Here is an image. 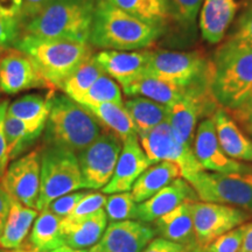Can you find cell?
Segmentation results:
<instances>
[{
	"mask_svg": "<svg viewBox=\"0 0 252 252\" xmlns=\"http://www.w3.org/2000/svg\"><path fill=\"white\" fill-rule=\"evenodd\" d=\"M62 217L55 215L49 209L41 210L33 223L27 243L35 252H49L64 244L60 225Z\"/></svg>",
	"mask_w": 252,
	"mask_h": 252,
	"instance_id": "obj_28",
	"label": "cell"
},
{
	"mask_svg": "<svg viewBox=\"0 0 252 252\" xmlns=\"http://www.w3.org/2000/svg\"><path fill=\"white\" fill-rule=\"evenodd\" d=\"M138 138L151 165L161 161L174 162L180 167L185 180L204 171L195 157L193 149L176 139L171 125L167 122L138 134Z\"/></svg>",
	"mask_w": 252,
	"mask_h": 252,
	"instance_id": "obj_10",
	"label": "cell"
},
{
	"mask_svg": "<svg viewBox=\"0 0 252 252\" xmlns=\"http://www.w3.org/2000/svg\"><path fill=\"white\" fill-rule=\"evenodd\" d=\"M145 76L188 88L212 77V62L198 52H151Z\"/></svg>",
	"mask_w": 252,
	"mask_h": 252,
	"instance_id": "obj_8",
	"label": "cell"
},
{
	"mask_svg": "<svg viewBox=\"0 0 252 252\" xmlns=\"http://www.w3.org/2000/svg\"><path fill=\"white\" fill-rule=\"evenodd\" d=\"M0 252H13V250H6V249L0 248Z\"/></svg>",
	"mask_w": 252,
	"mask_h": 252,
	"instance_id": "obj_52",
	"label": "cell"
},
{
	"mask_svg": "<svg viewBox=\"0 0 252 252\" xmlns=\"http://www.w3.org/2000/svg\"><path fill=\"white\" fill-rule=\"evenodd\" d=\"M245 224V223H244ZM244 224L237 228L230 230L224 235L220 236L215 241L207 245L206 250L208 252H238L243 242L244 236Z\"/></svg>",
	"mask_w": 252,
	"mask_h": 252,
	"instance_id": "obj_36",
	"label": "cell"
},
{
	"mask_svg": "<svg viewBox=\"0 0 252 252\" xmlns=\"http://www.w3.org/2000/svg\"><path fill=\"white\" fill-rule=\"evenodd\" d=\"M150 55V50H102L94 59L105 74L126 88L145 76Z\"/></svg>",
	"mask_w": 252,
	"mask_h": 252,
	"instance_id": "obj_18",
	"label": "cell"
},
{
	"mask_svg": "<svg viewBox=\"0 0 252 252\" xmlns=\"http://www.w3.org/2000/svg\"><path fill=\"white\" fill-rule=\"evenodd\" d=\"M23 0H0V13L9 18L20 19Z\"/></svg>",
	"mask_w": 252,
	"mask_h": 252,
	"instance_id": "obj_46",
	"label": "cell"
},
{
	"mask_svg": "<svg viewBox=\"0 0 252 252\" xmlns=\"http://www.w3.org/2000/svg\"><path fill=\"white\" fill-rule=\"evenodd\" d=\"M179 18L186 24H193L203 0H172Z\"/></svg>",
	"mask_w": 252,
	"mask_h": 252,
	"instance_id": "obj_41",
	"label": "cell"
},
{
	"mask_svg": "<svg viewBox=\"0 0 252 252\" xmlns=\"http://www.w3.org/2000/svg\"><path fill=\"white\" fill-rule=\"evenodd\" d=\"M106 198L108 197L104 195V193H96V191L87 193L80 202L77 203V206L75 207V209L72 210L70 215L65 217L70 220H77L89 216L90 214L97 212L100 208L105 206Z\"/></svg>",
	"mask_w": 252,
	"mask_h": 252,
	"instance_id": "obj_37",
	"label": "cell"
},
{
	"mask_svg": "<svg viewBox=\"0 0 252 252\" xmlns=\"http://www.w3.org/2000/svg\"><path fill=\"white\" fill-rule=\"evenodd\" d=\"M244 236L238 252H252V222L244 224Z\"/></svg>",
	"mask_w": 252,
	"mask_h": 252,
	"instance_id": "obj_48",
	"label": "cell"
},
{
	"mask_svg": "<svg viewBox=\"0 0 252 252\" xmlns=\"http://www.w3.org/2000/svg\"><path fill=\"white\" fill-rule=\"evenodd\" d=\"M197 194L187 180L178 178L161 190L147 198L144 202L138 203L135 220L144 223L154 222L166 215L181 203L189 200H196Z\"/></svg>",
	"mask_w": 252,
	"mask_h": 252,
	"instance_id": "obj_19",
	"label": "cell"
},
{
	"mask_svg": "<svg viewBox=\"0 0 252 252\" xmlns=\"http://www.w3.org/2000/svg\"><path fill=\"white\" fill-rule=\"evenodd\" d=\"M245 127H247V130H248L249 133L252 134V124H248V125H245Z\"/></svg>",
	"mask_w": 252,
	"mask_h": 252,
	"instance_id": "obj_51",
	"label": "cell"
},
{
	"mask_svg": "<svg viewBox=\"0 0 252 252\" xmlns=\"http://www.w3.org/2000/svg\"><path fill=\"white\" fill-rule=\"evenodd\" d=\"M161 34L160 26L126 13L108 0L94 6L89 43L104 50H140L153 45Z\"/></svg>",
	"mask_w": 252,
	"mask_h": 252,
	"instance_id": "obj_1",
	"label": "cell"
},
{
	"mask_svg": "<svg viewBox=\"0 0 252 252\" xmlns=\"http://www.w3.org/2000/svg\"><path fill=\"white\" fill-rule=\"evenodd\" d=\"M151 163L139 143L138 134L123 141L117 165L111 180L102 188L104 194H116L128 191L137 179L146 171Z\"/></svg>",
	"mask_w": 252,
	"mask_h": 252,
	"instance_id": "obj_17",
	"label": "cell"
},
{
	"mask_svg": "<svg viewBox=\"0 0 252 252\" xmlns=\"http://www.w3.org/2000/svg\"><path fill=\"white\" fill-rule=\"evenodd\" d=\"M49 252H88L86 249H74L71 247H69L67 244H63L61 247L54 249V250L49 251Z\"/></svg>",
	"mask_w": 252,
	"mask_h": 252,
	"instance_id": "obj_49",
	"label": "cell"
},
{
	"mask_svg": "<svg viewBox=\"0 0 252 252\" xmlns=\"http://www.w3.org/2000/svg\"><path fill=\"white\" fill-rule=\"evenodd\" d=\"M108 1L116 7L125 11L126 13L157 26L165 23L169 15L167 0H108Z\"/></svg>",
	"mask_w": 252,
	"mask_h": 252,
	"instance_id": "obj_32",
	"label": "cell"
},
{
	"mask_svg": "<svg viewBox=\"0 0 252 252\" xmlns=\"http://www.w3.org/2000/svg\"><path fill=\"white\" fill-rule=\"evenodd\" d=\"M213 118L223 152L231 159L252 162V140L242 132L228 111L219 108L214 112Z\"/></svg>",
	"mask_w": 252,
	"mask_h": 252,
	"instance_id": "obj_23",
	"label": "cell"
},
{
	"mask_svg": "<svg viewBox=\"0 0 252 252\" xmlns=\"http://www.w3.org/2000/svg\"><path fill=\"white\" fill-rule=\"evenodd\" d=\"M37 215L39 213L36 209L24 206L23 203L11 197L8 217L4 231L0 236V248L14 250L21 247Z\"/></svg>",
	"mask_w": 252,
	"mask_h": 252,
	"instance_id": "obj_26",
	"label": "cell"
},
{
	"mask_svg": "<svg viewBox=\"0 0 252 252\" xmlns=\"http://www.w3.org/2000/svg\"><path fill=\"white\" fill-rule=\"evenodd\" d=\"M77 103L82 104L86 108L104 103L124 105L122 98L121 87L108 74H103L98 80L94 82L93 87L87 91V94Z\"/></svg>",
	"mask_w": 252,
	"mask_h": 252,
	"instance_id": "obj_33",
	"label": "cell"
},
{
	"mask_svg": "<svg viewBox=\"0 0 252 252\" xmlns=\"http://www.w3.org/2000/svg\"><path fill=\"white\" fill-rule=\"evenodd\" d=\"M90 46L77 41L42 39L26 34L17 42V48L26 53L46 80L59 89H62L82 62L93 56Z\"/></svg>",
	"mask_w": 252,
	"mask_h": 252,
	"instance_id": "obj_4",
	"label": "cell"
},
{
	"mask_svg": "<svg viewBox=\"0 0 252 252\" xmlns=\"http://www.w3.org/2000/svg\"><path fill=\"white\" fill-rule=\"evenodd\" d=\"M94 0H53L25 26L26 35L89 43Z\"/></svg>",
	"mask_w": 252,
	"mask_h": 252,
	"instance_id": "obj_2",
	"label": "cell"
},
{
	"mask_svg": "<svg viewBox=\"0 0 252 252\" xmlns=\"http://www.w3.org/2000/svg\"><path fill=\"white\" fill-rule=\"evenodd\" d=\"M105 74L94 55L81 63L64 82L62 89L67 96L78 102L98 78Z\"/></svg>",
	"mask_w": 252,
	"mask_h": 252,
	"instance_id": "obj_31",
	"label": "cell"
},
{
	"mask_svg": "<svg viewBox=\"0 0 252 252\" xmlns=\"http://www.w3.org/2000/svg\"><path fill=\"white\" fill-rule=\"evenodd\" d=\"M31 89H55L26 53L9 48L0 56V90L14 94Z\"/></svg>",
	"mask_w": 252,
	"mask_h": 252,
	"instance_id": "obj_14",
	"label": "cell"
},
{
	"mask_svg": "<svg viewBox=\"0 0 252 252\" xmlns=\"http://www.w3.org/2000/svg\"><path fill=\"white\" fill-rule=\"evenodd\" d=\"M53 0H23V9H21L20 19L30 20L33 17L42 11L47 5Z\"/></svg>",
	"mask_w": 252,
	"mask_h": 252,
	"instance_id": "obj_45",
	"label": "cell"
},
{
	"mask_svg": "<svg viewBox=\"0 0 252 252\" xmlns=\"http://www.w3.org/2000/svg\"><path fill=\"white\" fill-rule=\"evenodd\" d=\"M210 89L226 111L237 108L252 90V49L220 47L212 62Z\"/></svg>",
	"mask_w": 252,
	"mask_h": 252,
	"instance_id": "obj_5",
	"label": "cell"
},
{
	"mask_svg": "<svg viewBox=\"0 0 252 252\" xmlns=\"http://www.w3.org/2000/svg\"><path fill=\"white\" fill-rule=\"evenodd\" d=\"M124 108L133 122L137 133H144L167 122L168 109L166 105L145 97H132L124 103Z\"/></svg>",
	"mask_w": 252,
	"mask_h": 252,
	"instance_id": "obj_29",
	"label": "cell"
},
{
	"mask_svg": "<svg viewBox=\"0 0 252 252\" xmlns=\"http://www.w3.org/2000/svg\"><path fill=\"white\" fill-rule=\"evenodd\" d=\"M217 105L209 78L188 87L180 99L167 106V123L171 125L176 139L191 147L197 122L207 113L215 112L219 109Z\"/></svg>",
	"mask_w": 252,
	"mask_h": 252,
	"instance_id": "obj_9",
	"label": "cell"
},
{
	"mask_svg": "<svg viewBox=\"0 0 252 252\" xmlns=\"http://www.w3.org/2000/svg\"><path fill=\"white\" fill-rule=\"evenodd\" d=\"M93 115L102 123L104 126L110 128L122 141L128 137L138 134L132 119L126 111L124 105H117L113 103L98 104L87 108Z\"/></svg>",
	"mask_w": 252,
	"mask_h": 252,
	"instance_id": "obj_30",
	"label": "cell"
},
{
	"mask_svg": "<svg viewBox=\"0 0 252 252\" xmlns=\"http://www.w3.org/2000/svg\"><path fill=\"white\" fill-rule=\"evenodd\" d=\"M193 216L196 244L206 248L220 236L244 224L251 214L237 207L195 201Z\"/></svg>",
	"mask_w": 252,
	"mask_h": 252,
	"instance_id": "obj_12",
	"label": "cell"
},
{
	"mask_svg": "<svg viewBox=\"0 0 252 252\" xmlns=\"http://www.w3.org/2000/svg\"><path fill=\"white\" fill-rule=\"evenodd\" d=\"M53 96L54 94H25L13 103L8 104L7 113L20 119L36 139L46 127L52 109Z\"/></svg>",
	"mask_w": 252,
	"mask_h": 252,
	"instance_id": "obj_24",
	"label": "cell"
},
{
	"mask_svg": "<svg viewBox=\"0 0 252 252\" xmlns=\"http://www.w3.org/2000/svg\"><path fill=\"white\" fill-rule=\"evenodd\" d=\"M195 201H186L172 212L154 220V226L161 237L184 244L187 248L196 247L193 216Z\"/></svg>",
	"mask_w": 252,
	"mask_h": 252,
	"instance_id": "obj_22",
	"label": "cell"
},
{
	"mask_svg": "<svg viewBox=\"0 0 252 252\" xmlns=\"http://www.w3.org/2000/svg\"><path fill=\"white\" fill-rule=\"evenodd\" d=\"M18 30L19 19L6 17L0 13V50L15 42Z\"/></svg>",
	"mask_w": 252,
	"mask_h": 252,
	"instance_id": "obj_40",
	"label": "cell"
},
{
	"mask_svg": "<svg viewBox=\"0 0 252 252\" xmlns=\"http://www.w3.org/2000/svg\"><path fill=\"white\" fill-rule=\"evenodd\" d=\"M8 102H0V178L4 174L8 162L6 160V140H5V118L7 113Z\"/></svg>",
	"mask_w": 252,
	"mask_h": 252,
	"instance_id": "obj_43",
	"label": "cell"
},
{
	"mask_svg": "<svg viewBox=\"0 0 252 252\" xmlns=\"http://www.w3.org/2000/svg\"><path fill=\"white\" fill-rule=\"evenodd\" d=\"M154 235L156 230L140 220L111 222L99 241L88 252H141Z\"/></svg>",
	"mask_w": 252,
	"mask_h": 252,
	"instance_id": "obj_15",
	"label": "cell"
},
{
	"mask_svg": "<svg viewBox=\"0 0 252 252\" xmlns=\"http://www.w3.org/2000/svg\"><path fill=\"white\" fill-rule=\"evenodd\" d=\"M187 88L150 76H144L131 86L123 88L125 94L131 97H145L154 102L169 106L184 96Z\"/></svg>",
	"mask_w": 252,
	"mask_h": 252,
	"instance_id": "obj_27",
	"label": "cell"
},
{
	"mask_svg": "<svg viewBox=\"0 0 252 252\" xmlns=\"http://www.w3.org/2000/svg\"><path fill=\"white\" fill-rule=\"evenodd\" d=\"M86 194V191H83V193L82 191H74V193L63 195V196H60L53 201L47 209H49L55 215L63 219V217L70 215L75 207L77 206V203L84 197Z\"/></svg>",
	"mask_w": 252,
	"mask_h": 252,
	"instance_id": "obj_39",
	"label": "cell"
},
{
	"mask_svg": "<svg viewBox=\"0 0 252 252\" xmlns=\"http://www.w3.org/2000/svg\"><path fill=\"white\" fill-rule=\"evenodd\" d=\"M186 249L187 247L184 244L175 243V242L168 241L163 237H159L153 238L141 252H184Z\"/></svg>",
	"mask_w": 252,
	"mask_h": 252,
	"instance_id": "obj_42",
	"label": "cell"
},
{
	"mask_svg": "<svg viewBox=\"0 0 252 252\" xmlns=\"http://www.w3.org/2000/svg\"><path fill=\"white\" fill-rule=\"evenodd\" d=\"M123 141L113 133H102L86 150L77 154L83 188L100 189L111 180Z\"/></svg>",
	"mask_w": 252,
	"mask_h": 252,
	"instance_id": "obj_11",
	"label": "cell"
},
{
	"mask_svg": "<svg viewBox=\"0 0 252 252\" xmlns=\"http://www.w3.org/2000/svg\"><path fill=\"white\" fill-rule=\"evenodd\" d=\"M184 252H208L204 248H201L196 245V247H191V248H187Z\"/></svg>",
	"mask_w": 252,
	"mask_h": 252,
	"instance_id": "obj_50",
	"label": "cell"
},
{
	"mask_svg": "<svg viewBox=\"0 0 252 252\" xmlns=\"http://www.w3.org/2000/svg\"><path fill=\"white\" fill-rule=\"evenodd\" d=\"M226 43L236 48L252 49V8L242 17L235 33Z\"/></svg>",
	"mask_w": 252,
	"mask_h": 252,
	"instance_id": "obj_38",
	"label": "cell"
},
{
	"mask_svg": "<svg viewBox=\"0 0 252 252\" xmlns=\"http://www.w3.org/2000/svg\"><path fill=\"white\" fill-rule=\"evenodd\" d=\"M137 206L138 203H135L131 193L123 191V193L110 194L104 207L108 220L111 222H118V220H135Z\"/></svg>",
	"mask_w": 252,
	"mask_h": 252,
	"instance_id": "obj_35",
	"label": "cell"
},
{
	"mask_svg": "<svg viewBox=\"0 0 252 252\" xmlns=\"http://www.w3.org/2000/svg\"><path fill=\"white\" fill-rule=\"evenodd\" d=\"M187 181L204 202L234 206L252 214V172L222 174L201 171Z\"/></svg>",
	"mask_w": 252,
	"mask_h": 252,
	"instance_id": "obj_7",
	"label": "cell"
},
{
	"mask_svg": "<svg viewBox=\"0 0 252 252\" xmlns=\"http://www.w3.org/2000/svg\"><path fill=\"white\" fill-rule=\"evenodd\" d=\"M41 152L32 151L14 160L1 176L2 188L14 200L36 209L40 194Z\"/></svg>",
	"mask_w": 252,
	"mask_h": 252,
	"instance_id": "obj_13",
	"label": "cell"
},
{
	"mask_svg": "<svg viewBox=\"0 0 252 252\" xmlns=\"http://www.w3.org/2000/svg\"><path fill=\"white\" fill-rule=\"evenodd\" d=\"M193 151L204 171L222 174L251 171L249 166L229 158L220 149L213 116L203 119L198 125Z\"/></svg>",
	"mask_w": 252,
	"mask_h": 252,
	"instance_id": "obj_16",
	"label": "cell"
},
{
	"mask_svg": "<svg viewBox=\"0 0 252 252\" xmlns=\"http://www.w3.org/2000/svg\"><path fill=\"white\" fill-rule=\"evenodd\" d=\"M49 145L77 156L102 134L98 119L67 94H54L46 124Z\"/></svg>",
	"mask_w": 252,
	"mask_h": 252,
	"instance_id": "obj_3",
	"label": "cell"
},
{
	"mask_svg": "<svg viewBox=\"0 0 252 252\" xmlns=\"http://www.w3.org/2000/svg\"><path fill=\"white\" fill-rule=\"evenodd\" d=\"M5 140H6V160H13L18 157L32 141L35 140L28 127L20 119L6 113L5 118Z\"/></svg>",
	"mask_w": 252,
	"mask_h": 252,
	"instance_id": "obj_34",
	"label": "cell"
},
{
	"mask_svg": "<svg viewBox=\"0 0 252 252\" xmlns=\"http://www.w3.org/2000/svg\"><path fill=\"white\" fill-rule=\"evenodd\" d=\"M178 178H182V172L176 163L171 161L154 163L137 179L131 188V195L135 203H141Z\"/></svg>",
	"mask_w": 252,
	"mask_h": 252,
	"instance_id": "obj_25",
	"label": "cell"
},
{
	"mask_svg": "<svg viewBox=\"0 0 252 252\" xmlns=\"http://www.w3.org/2000/svg\"><path fill=\"white\" fill-rule=\"evenodd\" d=\"M9 208H11V197L7 191L0 185V236L4 231L6 220H7Z\"/></svg>",
	"mask_w": 252,
	"mask_h": 252,
	"instance_id": "obj_47",
	"label": "cell"
},
{
	"mask_svg": "<svg viewBox=\"0 0 252 252\" xmlns=\"http://www.w3.org/2000/svg\"><path fill=\"white\" fill-rule=\"evenodd\" d=\"M231 115L236 121L241 122L242 124H252V90L248 94V97L242 102L237 108L230 110Z\"/></svg>",
	"mask_w": 252,
	"mask_h": 252,
	"instance_id": "obj_44",
	"label": "cell"
},
{
	"mask_svg": "<svg viewBox=\"0 0 252 252\" xmlns=\"http://www.w3.org/2000/svg\"><path fill=\"white\" fill-rule=\"evenodd\" d=\"M108 224V216L103 208L83 219L63 217L60 232L64 244L74 249H87L99 241Z\"/></svg>",
	"mask_w": 252,
	"mask_h": 252,
	"instance_id": "obj_20",
	"label": "cell"
},
{
	"mask_svg": "<svg viewBox=\"0 0 252 252\" xmlns=\"http://www.w3.org/2000/svg\"><path fill=\"white\" fill-rule=\"evenodd\" d=\"M83 188L77 156L61 147H49L41 153L40 194L36 210L41 212L63 195Z\"/></svg>",
	"mask_w": 252,
	"mask_h": 252,
	"instance_id": "obj_6",
	"label": "cell"
},
{
	"mask_svg": "<svg viewBox=\"0 0 252 252\" xmlns=\"http://www.w3.org/2000/svg\"><path fill=\"white\" fill-rule=\"evenodd\" d=\"M238 7L237 0H203L200 9V30L203 39L210 43L220 42Z\"/></svg>",
	"mask_w": 252,
	"mask_h": 252,
	"instance_id": "obj_21",
	"label": "cell"
}]
</instances>
